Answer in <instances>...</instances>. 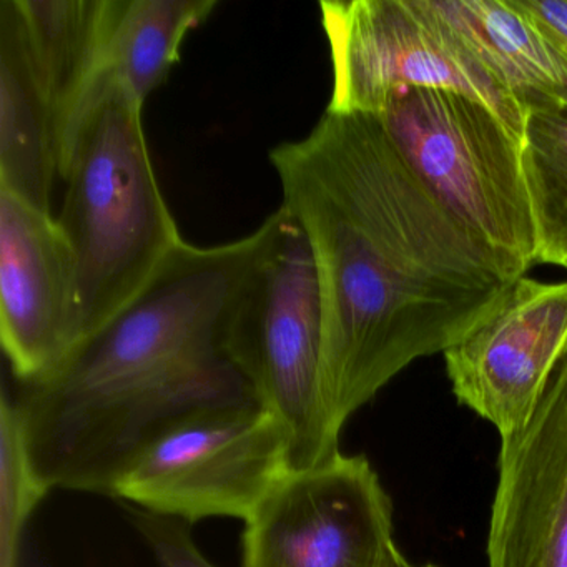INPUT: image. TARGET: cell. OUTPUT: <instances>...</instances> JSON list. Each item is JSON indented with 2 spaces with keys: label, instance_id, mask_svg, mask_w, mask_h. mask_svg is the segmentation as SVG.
Returning <instances> with one entry per match:
<instances>
[{
  "label": "cell",
  "instance_id": "1",
  "mask_svg": "<svg viewBox=\"0 0 567 567\" xmlns=\"http://www.w3.org/2000/svg\"><path fill=\"white\" fill-rule=\"evenodd\" d=\"M270 162L317 265L321 394L341 434L404 368L473 330L516 280L437 204L378 115L324 112Z\"/></svg>",
  "mask_w": 567,
  "mask_h": 567
},
{
  "label": "cell",
  "instance_id": "2",
  "mask_svg": "<svg viewBox=\"0 0 567 567\" xmlns=\"http://www.w3.org/2000/svg\"><path fill=\"white\" fill-rule=\"evenodd\" d=\"M267 221L215 247L182 241L147 287L21 383L11 406L42 489L112 497L134 454L194 411L258 403L228 357L231 315L267 244Z\"/></svg>",
  "mask_w": 567,
  "mask_h": 567
},
{
  "label": "cell",
  "instance_id": "3",
  "mask_svg": "<svg viewBox=\"0 0 567 567\" xmlns=\"http://www.w3.org/2000/svg\"><path fill=\"white\" fill-rule=\"evenodd\" d=\"M144 105L111 84L79 128L59 177L58 221L78 267L79 337L107 323L184 241L155 175Z\"/></svg>",
  "mask_w": 567,
  "mask_h": 567
},
{
  "label": "cell",
  "instance_id": "4",
  "mask_svg": "<svg viewBox=\"0 0 567 567\" xmlns=\"http://www.w3.org/2000/svg\"><path fill=\"white\" fill-rule=\"evenodd\" d=\"M381 124L421 184L511 280L536 265L523 138L483 102L443 89H406Z\"/></svg>",
  "mask_w": 567,
  "mask_h": 567
},
{
  "label": "cell",
  "instance_id": "5",
  "mask_svg": "<svg viewBox=\"0 0 567 567\" xmlns=\"http://www.w3.org/2000/svg\"><path fill=\"white\" fill-rule=\"evenodd\" d=\"M267 244L228 328L227 351L258 404L291 434V470L340 453L321 394L323 310L310 244L285 207L265 218Z\"/></svg>",
  "mask_w": 567,
  "mask_h": 567
},
{
  "label": "cell",
  "instance_id": "6",
  "mask_svg": "<svg viewBox=\"0 0 567 567\" xmlns=\"http://www.w3.org/2000/svg\"><path fill=\"white\" fill-rule=\"evenodd\" d=\"M333 68L328 114L378 115L406 89H443L483 102L524 142L526 114L509 89L431 0H323Z\"/></svg>",
  "mask_w": 567,
  "mask_h": 567
},
{
  "label": "cell",
  "instance_id": "7",
  "mask_svg": "<svg viewBox=\"0 0 567 567\" xmlns=\"http://www.w3.org/2000/svg\"><path fill=\"white\" fill-rule=\"evenodd\" d=\"M291 471L287 424L258 403L194 411L155 434L118 474L112 497L184 520H248Z\"/></svg>",
  "mask_w": 567,
  "mask_h": 567
},
{
  "label": "cell",
  "instance_id": "8",
  "mask_svg": "<svg viewBox=\"0 0 567 567\" xmlns=\"http://www.w3.org/2000/svg\"><path fill=\"white\" fill-rule=\"evenodd\" d=\"M241 539V567H381L394 544L393 503L367 457L340 451L291 470Z\"/></svg>",
  "mask_w": 567,
  "mask_h": 567
},
{
  "label": "cell",
  "instance_id": "9",
  "mask_svg": "<svg viewBox=\"0 0 567 567\" xmlns=\"http://www.w3.org/2000/svg\"><path fill=\"white\" fill-rule=\"evenodd\" d=\"M443 357L456 400L501 437L516 433L567 358V281L517 278Z\"/></svg>",
  "mask_w": 567,
  "mask_h": 567
},
{
  "label": "cell",
  "instance_id": "10",
  "mask_svg": "<svg viewBox=\"0 0 567 567\" xmlns=\"http://www.w3.org/2000/svg\"><path fill=\"white\" fill-rule=\"evenodd\" d=\"M0 340L19 383L58 368L79 343L78 267L51 212L0 190Z\"/></svg>",
  "mask_w": 567,
  "mask_h": 567
},
{
  "label": "cell",
  "instance_id": "11",
  "mask_svg": "<svg viewBox=\"0 0 567 567\" xmlns=\"http://www.w3.org/2000/svg\"><path fill=\"white\" fill-rule=\"evenodd\" d=\"M489 567H567V358L529 423L501 437Z\"/></svg>",
  "mask_w": 567,
  "mask_h": 567
},
{
  "label": "cell",
  "instance_id": "12",
  "mask_svg": "<svg viewBox=\"0 0 567 567\" xmlns=\"http://www.w3.org/2000/svg\"><path fill=\"white\" fill-rule=\"evenodd\" d=\"M112 0H12L58 128L59 167L102 91Z\"/></svg>",
  "mask_w": 567,
  "mask_h": 567
},
{
  "label": "cell",
  "instance_id": "13",
  "mask_svg": "<svg viewBox=\"0 0 567 567\" xmlns=\"http://www.w3.org/2000/svg\"><path fill=\"white\" fill-rule=\"evenodd\" d=\"M524 114L567 107V54L517 0H431Z\"/></svg>",
  "mask_w": 567,
  "mask_h": 567
},
{
  "label": "cell",
  "instance_id": "14",
  "mask_svg": "<svg viewBox=\"0 0 567 567\" xmlns=\"http://www.w3.org/2000/svg\"><path fill=\"white\" fill-rule=\"evenodd\" d=\"M58 177L54 114L25 48L12 0H0V190L51 212Z\"/></svg>",
  "mask_w": 567,
  "mask_h": 567
},
{
  "label": "cell",
  "instance_id": "15",
  "mask_svg": "<svg viewBox=\"0 0 567 567\" xmlns=\"http://www.w3.org/2000/svg\"><path fill=\"white\" fill-rule=\"evenodd\" d=\"M217 6V0H112L102 85H118L145 105L167 82L187 35Z\"/></svg>",
  "mask_w": 567,
  "mask_h": 567
},
{
  "label": "cell",
  "instance_id": "16",
  "mask_svg": "<svg viewBox=\"0 0 567 567\" xmlns=\"http://www.w3.org/2000/svg\"><path fill=\"white\" fill-rule=\"evenodd\" d=\"M523 168L536 227V265H567V107L527 115Z\"/></svg>",
  "mask_w": 567,
  "mask_h": 567
},
{
  "label": "cell",
  "instance_id": "17",
  "mask_svg": "<svg viewBox=\"0 0 567 567\" xmlns=\"http://www.w3.org/2000/svg\"><path fill=\"white\" fill-rule=\"evenodd\" d=\"M35 480L8 394L2 396V567H12L19 530L45 496Z\"/></svg>",
  "mask_w": 567,
  "mask_h": 567
},
{
  "label": "cell",
  "instance_id": "18",
  "mask_svg": "<svg viewBox=\"0 0 567 567\" xmlns=\"http://www.w3.org/2000/svg\"><path fill=\"white\" fill-rule=\"evenodd\" d=\"M124 507L158 567H217L204 556L190 526L184 520L148 513L131 504L124 503Z\"/></svg>",
  "mask_w": 567,
  "mask_h": 567
},
{
  "label": "cell",
  "instance_id": "19",
  "mask_svg": "<svg viewBox=\"0 0 567 567\" xmlns=\"http://www.w3.org/2000/svg\"><path fill=\"white\" fill-rule=\"evenodd\" d=\"M567 54V0H517Z\"/></svg>",
  "mask_w": 567,
  "mask_h": 567
},
{
  "label": "cell",
  "instance_id": "20",
  "mask_svg": "<svg viewBox=\"0 0 567 567\" xmlns=\"http://www.w3.org/2000/svg\"><path fill=\"white\" fill-rule=\"evenodd\" d=\"M381 567H414L403 554L398 549L396 544L388 549L386 557H384L383 564Z\"/></svg>",
  "mask_w": 567,
  "mask_h": 567
},
{
  "label": "cell",
  "instance_id": "21",
  "mask_svg": "<svg viewBox=\"0 0 567 567\" xmlns=\"http://www.w3.org/2000/svg\"><path fill=\"white\" fill-rule=\"evenodd\" d=\"M426 567H436V566H426Z\"/></svg>",
  "mask_w": 567,
  "mask_h": 567
},
{
  "label": "cell",
  "instance_id": "22",
  "mask_svg": "<svg viewBox=\"0 0 567 567\" xmlns=\"http://www.w3.org/2000/svg\"><path fill=\"white\" fill-rule=\"evenodd\" d=\"M564 268H566V270H567V265H566V267H564Z\"/></svg>",
  "mask_w": 567,
  "mask_h": 567
}]
</instances>
